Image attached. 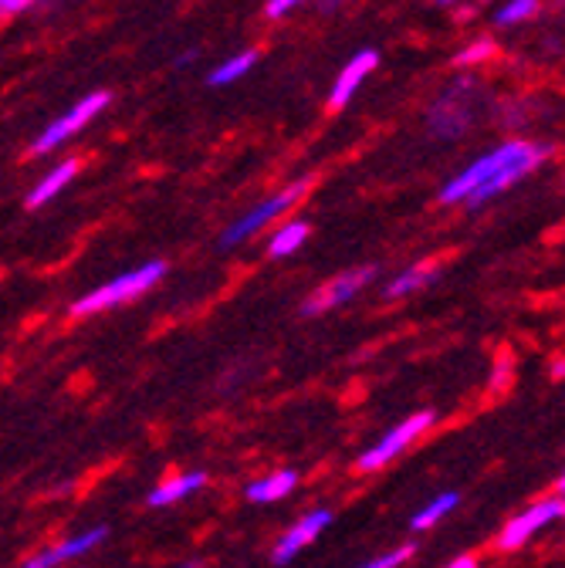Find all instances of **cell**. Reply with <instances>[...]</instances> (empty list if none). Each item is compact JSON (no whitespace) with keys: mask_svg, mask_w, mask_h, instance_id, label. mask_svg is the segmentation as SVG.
I'll use <instances>...</instances> for the list:
<instances>
[{"mask_svg":"<svg viewBox=\"0 0 565 568\" xmlns=\"http://www.w3.org/2000/svg\"><path fill=\"white\" fill-rule=\"evenodd\" d=\"M183 568H197V565H183Z\"/></svg>","mask_w":565,"mask_h":568,"instance_id":"cell-27","label":"cell"},{"mask_svg":"<svg viewBox=\"0 0 565 568\" xmlns=\"http://www.w3.org/2000/svg\"><path fill=\"white\" fill-rule=\"evenodd\" d=\"M112 102V95L109 91H91V95H85L82 102H75L65 115L61 119H54L48 129L41 133V139H35V146H30V152L35 156H45V152H51V149H58L61 143H69L82 125H88L91 119H96L99 112H106V106Z\"/></svg>","mask_w":565,"mask_h":568,"instance_id":"cell-4","label":"cell"},{"mask_svg":"<svg viewBox=\"0 0 565 568\" xmlns=\"http://www.w3.org/2000/svg\"><path fill=\"white\" fill-rule=\"evenodd\" d=\"M457 494L454 491H447V494H441V497H433L427 508L414 518V531H427V528H433L437 521H441L444 515H451L454 508H457Z\"/></svg>","mask_w":565,"mask_h":568,"instance_id":"cell-18","label":"cell"},{"mask_svg":"<svg viewBox=\"0 0 565 568\" xmlns=\"http://www.w3.org/2000/svg\"><path fill=\"white\" fill-rule=\"evenodd\" d=\"M494 41L491 38H478L475 45H467V48H460L457 51V65H481V61H488V58H494Z\"/></svg>","mask_w":565,"mask_h":568,"instance_id":"cell-20","label":"cell"},{"mask_svg":"<svg viewBox=\"0 0 565 568\" xmlns=\"http://www.w3.org/2000/svg\"><path fill=\"white\" fill-rule=\"evenodd\" d=\"M75 173H78V160H65L61 166H54V170L27 194V207L38 210V207H45L48 200H54V197L61 194V189H65V186L75 180Z\"/></svg>","mask_w":565,"mask_h":568,"instance_id":"cell-12","label":"cell"},{"mask_svg":"<svg viewBox=\"0 0 565 568\" xmlns=\"http://www.w3.org/2000/svg\"><path fill=\"white\" fill-rule=\"evenodd\" d=\"M536 149H542V143H528V139H512V143H501L498 149H491V152H484V156H478L475 163H470L464 173H457L444 189H441V200L444 203H464L470 194H475L478 186H484L498 170H505L508 163H515V160H521V156H528V152H536Z\"/></svg>","mask_w":565,"mask_h":568,"instance_id":"cell-2","label":"cell"},{"mask_svg":"<svg viewBox=\"0 0 565 568\" xmlns=\"http://www.w3.org/2000/svg\"><path fill=\"white\" fill-rule=\"evenodd\" d=\"M433 423H437V417L430 413V409H423V413H414L410 420H403V423L393 427L372 450H366V454L359 457V470H380L383 464L396 460V457H400L406 447H410L417 436H423Z\"/></svg>","mask_w":565,"mask_h":568,"instance_id":"cell-5","label":"cell"},{"mask_svg":"<svg viewBox=\"0 0 565 568\" xmlns=\"http://www.w3.org/2000/svg\"><path fill=\"white\" fill-rule=\"evenodd\" d=\"M437 281V268L433 264H420V268H406L403 274H396L390 284H386V298H403V295H414L427 284Z\"/></svg>","mask_w":565,"mask_h":568,"instance_id":"cell-16","label":"cell"},{"mask_svg":"<svg viewBox=\"0 0 565 568\" xmlns=\"http://www.w3.org/2000/svg\"><path fill=\"white\" fill-rule=\"evenodd\" d=\"M467 109L464 106H454V95L447 91L441 102H437V109H433V115H430V133L433 136H444V139H457L464 129H467V119L470 115H464Z\"/></svg>","mask_w":565,"mask_h":568,"instance_id":"cell-11","label":"cell"},{"mask_svg":"<svg viewBox=\"0 0 565 568\" xmlns=\"http://www.w3.org/2000/svg\"><path fill=\"white\" fill-rule=\"evenodd\" d=\"M298 484V473L295 470H278L271 473V478H261L247 487V497L255 501V504H274L281 497H288Z\"/></svg>","mask_w":565,"mask_h":568,"instance_id":"cell-14","label":"cell"},{"mask_svg":"<svg viewBox=\"0 0 565 568\" xmlns=\"http://www.w3.org/2000/svg\"><path fill=\"white\" fill-rule=\"evenodd\" d=\"M562 497H552V501H539V504H531L528 511H521L518 518H512L505 528H501V534H498V545L505 548V552H515V548H521L525 542H531V534L536 531H542L549 521H555V518H562Z\"/></svg>","mask_w":565,"mask_h":568,"instance_id":"cell-6","label":"cell"},{"mask_svg":"<svg viewBox=\"0 0 565 568\" xmlns=\"http://www.w3.org/2000/svg\"><path fill=\"white\" fill-rule=\"evenodd\" d=\"M536 11H539V0H508V4L494 14V24L512 27V24H521L528 17H536Z\"/></svg>","mask_w":565,"mask_h":568,"instance_id":"cell-19","label":"cell"},{"mask_svg":"<svg viewBox=\"0 0 565 568\" xmlns=\"http://www.w3.org/2000/svg\"><path fill=\"white\" fill-rule=\"evenodd\" d=\"M372 277H376V268L345 271V274H339L335 281L322 284V288L305 301L302 311H305V314H322V311H329V308H339V305H345V301H353Z\"/></svg>","mask_w":565,"mask_h":568,"instance_id":"cell-7","label":"cell"},{"mask_svg":"<svg viewBox=\"0 0 565 568\" xmlns=\"http://www.w3.org/2000/svg\"><path fill=\"white\" fill-rule=\"evenodd\" d=\"M410 555H414V545H400L396 552H386V555H380V558H372V561L359 565V568H400Z\"/></svg>","mask_w":565,"mask_h":568,"instance_id":"cell-21","label":"cell"},{"mask_svg":"<svg viewBox=\"0 0 565 568\" xmlns=\"http://www.w3.org/2000/svg\"><path fill=\"white\" fill-rule=\"evenodd\" d=\"M508 375H512V362L505 359V362L498 366V372L491 375V386H505V383H508Z\"/></svg>","mask_w":565,"mask_h":568,"instance_id":"cell-24","label":"cell"},{"mask_svg":"<svg viewBox=\"0 0 565 568\" xmlns=\"http://www.w3.org/2000/svg\"><path fill=\"white\" fill-rule=\"evenodd\" d=\"M30 4H38V0H0V17H11V14L24 11Z\"/></svg>","mask_w":565,"mask_h":568,"instance_id":"cell-23","label":"cell"},{"mask_svg":"<svg viewBox=\"0 0 565 568\" xmlns=\"http://www.w3.org/2000/svg\"><path fill=\"white\" fill-rule=\"evenodd\" d=\"M311 227H308V220H288V224H281L271 240H268V255L271 258H288L295 255V250L308 240Z\"/></svg>","mask_w":565,"mask_h":568,"instance_id":"cell-15","label":"cell"},{"mask_svg":"<svg viewBox=\"0 0 565 568\" xmlns=\"http://www.w3.org/2000/svg\"><path fill=\"white\" fill-rule=\"evenodd\" d=\"M258 65V51H241V54H234V58H228L224 65H217L213 72H210V85H234L237 78H244L250 69Z\"/></svg>","mask_w":565,"mask_h":568,"instance_id":"cell-17","label":"cell"},{"mask_svg":"<svg viewBox=\"0 0 565 568\" xmlns=\"http://www.w3.org/2000/svg\"><path fill=\"white\" fill-rule=\"evenodd\" d=\"M167 274V264L163 261H146L133 271H125V274H115L112 281L99 284L96 292H88L82 295L75 305H72V314H96V311H106V308H115V305H125V301H133L136 295H146L156 281H160Z\"/></svg>","mask_w":565,"mask_h":568,"instance_id":"cell-1","label":"cell"},{"mask_svg":"<svg viewBox=\"0 0 565 568\" xmlns=\"http://www.w3.org/2000/svg\"><path fill=\"white\" fill-rule=\"evenodd\" d=\"M376 65H380V54H376L372 48L359 51V54L349 61V65H345V69L339 72V78H335V85H332V91H329V109H345V106H349V99L363 88V82L372 75Z\"/></svg>","mask_w":565,"mask_h":568,"instance_id":"cell-8","label":"cell"},{"mask_svg":"<svg viewBox=\"0 0 565 568\" xmlns=\"http://www.w3.org/2000/svg\"><path fill=\"white\" fill-rule=\"evenodd\" d=\"M207 484V473L197 470V473H183V478H173V481H163L149 494V508H167V504H176L183 501L186 494H194Z\"/></svg>","mask_w":565,"mask_h":568,"instance_id":"cell-13","label":"cell"},{"mask_svg":"<svg viewBox=\"0 0 565 568\" xmlns=\"http://www.w3.org/2000/svg\"><path fill=\"white\" fill-rule=\"evenodd\" d=\"M106 534H109V528H91V531L78 534V539H72V542H65V545H54V548H48V552H41V555H35V558H27L21 568H54V565H61V561H72V558L91 552L96 545H102Z\"/></svg>","mask_w":565,"mask_h":568,"instance_id":"cell-10","label":"cell"},{"mask_svg":"<svg viewBox=\"0 0 565 568\" xmlns=\"http://www.w3.org/2000/svg\"><path fill=\"white\" fill-rule=\"evenodd\" d=\"M298 4H305V0H268V17H285V14H292Z\"/></svg>","mask_w":565,"mask_h":568,"instance_id":"cell-22","label":"cell"},{"mask_svg":"<svg viewBox=\"0 0 565 568\" xmlns=\"http://www.w3.org/2000/svg\"><path fill=\"white\" fill-rule=\"evenodd\" d=\"M332 521V515L329 511H311L308 518H302L288 534H285V539H281L278 542V548H274V565H288L305 545H311V542H316L319 539V534L326 531V524Z\"/></svg>","mask_w":565,"mask_h":568,"instance_id":"cell-9","label":"cell"},{"mask_svg":"<svg viewBox=\"0 0 565 568\" xmlns=\"http://www.w3.org/2000/svg\"><path fill=\"white\" fill-rule=\"evenodd\" d=\"M308 186H311V180L305 176V180H298V183H292V186H285L281 189V194H274V197H268V200H261L255 210H247L241 220H234V224L221 234V247H237V244H244V240H250L255 234H261L268 224H274V220H281L285 217L305 194H308Z\"/></svg>","mask_w":565,"mask_h":568,"instance_id":"cell-3","label":"cell"},{"mask_svg":"<svg viewBox=\"0 0 565 568\" xmlns=\"http://www.w3.org/2000/svg\"><path fill=\"white\" fill-rule=\"evenodd\" d=\"M447 568H478V561H475V558H457V561H451Z\"/></svg>","mask_w":565,"mask_h":568,"instance_id":"cell-25","label":"cell"},{"mask_svg":"<svg viewBox=\"0 0 565 568\" xmlns=\"http://www.w3.org/2000/svg\"><path fill=\"white\" fill-rule=\"evenodd\" d=\"M437 4H454V0H437Z\"/></svg>","mask_w":565,"mask_h":568,"instance_id":"cell-26","label":"cell"}]
</instances>
